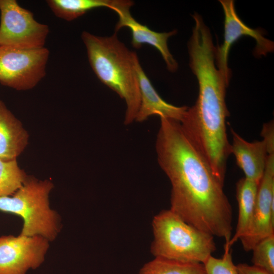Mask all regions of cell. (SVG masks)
Listing matches in <instances>:
<instances>
[{
    "label": "cell",
    "instance_id": "1",
    "mask_svg": "<svg viewBox=\"0 0 274 274\" xmlns=\"http://www.w3.org/2000/svg\"><path fill=\"white\" fill-rule=\"evenodd\" d=\"M160 118L156 141L159 165L172 186L170 210L198 229L229 243L232 206L224 183L183 130L179 121Z\"/></svg>",
    "mask_w": 274,
    "mask_h": 274
},
{
    "label": "cell",
    "instance_id": "2",
    "mask_svg": "<svg viewBox=\"0 0 274 274\" xmlns=\"http://www.w3.org/2000/svg\"><path fill=\"white\" fill-rule=\"evenodd\" d=\"M188 49L190 67L197 78L199 90L194 105L188 107L180 123L214 174L224 183L227 159L231 154L226 126L229 115L225 102L228 84L216 66V47L204 23L194 24Z\"/></svg>",
    "mask_w": 274,
    "mask_h": 274
},
{
    "label": "cell",
    "instance_id": "3",
    "mask_svg": "<svg viewBox=\"0 0 274 274\" xmlns=\"http://www.w3.org/2000/svg\"><path fill=\"white\" fill-rule=\"evenodd\" d=\"M81 39L96 77L125 101L124 124H130L135 120L141 102L136 53L121 42L115 32L109 37H100L84 31Z\"/></svg>",
    "mask_w": 274,
    "mask_h": 274
},
{
    "label": "cell",
    "instance_id": "4",
    "mask_svg": "<svg viewBox=\"0 0 274 274\" xmlns=\"http://www.w3.org/2000/svg\"><path fill=\"white\" fill-rule=\"evenodd\" d=\"M152 228L151 252L155 257L203 264L216 251L214 236L186 223L170 209L154 217Z\"/></svg>",
    "mask_w": 274,
    "mask_h": 274
},
{
    "label": "cell",
    "instance_id": "5",
    "mask_svg": "<svg viewBox=\"0 0 274 274\" xmlns=\"http://www.w3.org/2000/svg\"><path fill=\"white\" fill-rule=\"evenodd\" d=\"M53 187L49 181L27 177L13 196H0V211L23 219L21 235L52 241L61 227L58 214L49 207V194Z\"/></svg>",
    "mask_w": 274,
    "mask_h": 274
},
{
    "label": "cell",
    "instance_id": "6",
    "mask_svg": "<svg viewBox=\"0 0 274 274\" xmlns=\"http://www.w3.org/2000/svg\"><path fill=\"white\" fill-rule=\"evenodd\" d=\"M0 46L23 50L44 47L48 25L35 20L33 13L15 0H0Z\"/></svg>",
    "mask_w": 274,
    "mask_h": 274
},
{
    "label": "cell",
    "instance_id": "7",
    "mask_svg": "<svg viewBox=\"0 0 274 274\" xmlns=\"http://www.w3.org/2000/svg\"><path fill=\"white\" fill-rule=\"evenodd\" d=\"M49 51L0 46V83L17 90L35 87L46 75Z\"/></svg>",
    "mask_w": 274,
    "mask_h": 274
},
{
    "label": "cell",
    "instance_id": "8",
    "mask_svg": "<svg viewBox=\"0 0 274 274\" xmlns=\"http://www.w3.org/2000/svg\"><path fill=\"white\" fill-rule=\"evenodd\" d=\"M49 241L41 236H0V274H26L44 262Z\"/></svg>",
    "mask_w": 274,
    "mask_h": 274
},
{
    "label": "cell",
    "instance_id": "9",
    "mask_svg": "<svg viewBox=\"0 0 274 274\" xmlns=\"http://www.w3.org/2000/svg\"><path fill=\"white\" fill-rule=\"evenodd\" d=\"M224 14V33L223 44L216 47L215 62L217 68L229 84L231 70L228 66L229 52L232 44L243 36L253 38L256 41L255 55H266L274 49L273 42L264 36L260 29H253L246 25L238 16L233 0H220Z\"/></svg>",
    "mask_w": 274,
    "mask_h": 274
},
{
    "label": "cell",
    "instance_id": "10",
    "mask_svg": "<svg viewBox=\"0 0 274 274\" xmlns=\"http://www.w3.org/2000/svg\"><path fill=\"white\" fill-rule=\"evenodd\" d=\"M274 234V153L268 155L258 185L253 221L249 232L240 238L246 252L263 238Z\"/></svg>",
    "mask_w": 274,
    "mask_h": 274
},
{
    "label": "cell",
    "instance_id": "11",
    "mask_svg": "<svg viewBox=\"0 0 274 274\" xmlns=\"http://www.w3.org/2000/svg\"><path fill=\"white\" fill-rule=\"evenodd\" d=\"M133 5V3L130 1L114 0L111 10L117 14L119 17L115 32L117 33L122 28L127 27L131 31V43L134 48L139 49L144 44L154 47L161 54L168 70L171 72H176L178 64L169 52L167 40L169 37L176 34L177 30L158 32L140 23L130 13V9Z\"/></svg>",
    "mask_w": 274,
    "mask_h": 274
},
{
    "label": "cell",
    "instance_id": "12",
    "mask_svg": "<svg viewBox=\"0 0 274 274\" xmlns=\"http://www.w3.org/2000/svg\"><path fill=\"white\" fill-rule=\"evenodd\" d=\"M135 70L140 87L141 102L135 121L142 122L151 116L158 115L160 118L181 122L188 107L175 106L164 101L153 86L139 59L135 62Z\"/></svg>",
    "mask_w": 274,
    "mask_h": 274
},
{
    "label": "cell",
    "instance_id": "13",
    "mask_svg": "<svg viewBox=\"0 0 274 274\" xmlns=\"http://www.w3.org/2000/svg\"><path fill=\"white\" fill-rule=\"evenodd\" d=\"M232 136L231 154H233L238 166L243 170L245 178L260 183L264 174L268 158L265 141L249 142L230 129Z\"/></svg>",
    "mask_w": 274,
    "mask_h": 274
},
{
    "label": "cell",
    "instance_id": "14",
    "mask_svg": "<svg viewBox=\"0 0 274 274\" xmlns=\"http://www.w3.org/2000/svg\"><path fill=\"white\" fill-rule=\"evenodd\" d=\"M27 139L20 122L0 100V158L16 159L26 147Z\"/></svg>",
    "mask_w": 274,
    "mask_h": 274
},
{
    "label": "cell",
    "instance_id": "15",
    "mask_svg": "<svg viewBox=\"0 0 274 274\" xmlns=\"http://www.w3.org/2000/svg\"><path fill=\"white\" fill-rule=\"evenodd\" d=\"M259 183L245 177L236 184L238 217L235 232L224 249L232 245L249 231L252 225Z\"/></svg>",
    "mask_w": 274,
    "mask_h": 274
},
{
    "label": "cell",
    "instance_id": "16",
    "mask_svg": "<svg viewBox=\"0 0 274 274\" xmlns=\"http://www.w3.org/2000/svg\"><path fill=\"white\" fill-rule=\"evenodd\" d=\"M114 0H48L46 3L57 17L72 21L92 9L105 7L111 9Z\"/></svg>",
    "mask_w": 274,
    "mask_h": 274
},
{
    "label": "cell",
    "instance_id": "17",
    "mask_svg": "<svg viewBox=\"0 0 274 274\" xmlns=\"http://www.w3.org/2000/svg\"><path fill=\"white\" fill-rule=\"evenodd\" d=\"M139 274H206L202 263L184 262L155 257L141 268Z\"/></svg>",
    "mask_w": 274,
    "mask_h": 274
},
{
    "label": "cell",
    "instance_id": "18",
    "mask_svg": "<svg viewBox=\"0 0 274 274\" xmlns=\"http://www.w3.org/2000/svg\"><path fill=\"white\" fill-rule=\"evenodd\" d=\"M27 178L16 159L5 160L0 158V196H7L15 193Z\"/></svg>",
    "mask_w": 274,
    "mask_h": 274
},
{
    "label": "cell",
    "instance_id": "19",
    "mask_svg": "<svg viewBox=\"0 0 274 274\" xmlns=\"http://www.w3.org/2000/svg\"><path fill=\"white\" fill-rule=\"evenodd\" d=\"M251 251L253 265L274 274V234L260 240Z\"/></svg>",
    "mask_w": 274,
    "mask_h": 274
},
{
    "label": "cell",
    "instance_id": "20",
    "mask_svg": "<svg viewBox=\"0 0 274 274\" xmlns=\"http://www.w3.org/2000/svg\"><path fill=\"white\" fill-rule=\"evenodd\" d=\"M203 264L206 274H238L232 261L230 249H224L221 258L210 256Z\"/></svg>",
    "mask_w": 274,
    "mask_h": 274
},
{
    "label": "cell",
    "instance_id": "21",
    "mask_svg": "<svg viewBox=\"0 0 274 274\" xmlns=\"http://www.w3.org/2000/svg\"><path fill=\"white\" fill-rule=\"evenodd\" d=\"M261 135L266 142L268 154L274 152V127L273 121L263 125Z\"/></svg>",
    "mask_w": 274,
    "mask_h": 274
},
{
    "label": "cell",
    "instance_id": "22",
    "mask_svg": "<svg viewBox=\"0 0 274 274\" xmlns=\"http://www.w3.org/2000/svg\"><path fill=\"white\" fill-rule=\"evenodd\" d=\"M238 274H271L265 269L246 263H239L236 265Z\"/></svg>",
    "mask_w": 274,
    "mask_h": 274
}]
</instances>
